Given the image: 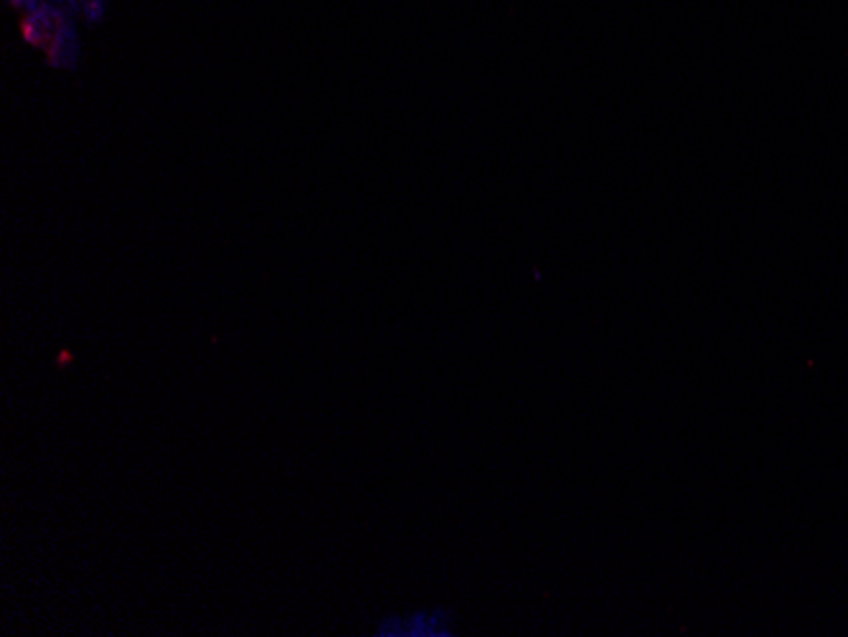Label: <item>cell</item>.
Returning <instances> with one entry per match:
<instances>
[{
	"label": "cell",
	"instance_id": "obj_1",
	"mask_svg": "<svg viewBox=\"0 0 848 637\" xmlns=\"http://www.w3.org/2000/svg\"><path fill=\"white\" fill-rule=\"evenodd\" d=\"M69 18L74 16L67 11V8H59L54 6V3H41L36 11L23 16V23H21L23 39H26L31 46H44L46 49V46L51 44V39H54V33L61 28V23L69 21Z\"/></svg>",
	"mask_w": 848,
	"mask_h": 637
},
{
	"label": "cell",
	"instance_id": "obj_2",
	"mask_svg": "<svg viewBox=\"0 0 848 637\" xmlns=\"http://www.w3.org/2000/svg\"><path fill=\"white\" fill-rule=\"evenodd\" d=\"M376 635H409V637H435V635H450V627L442 612H419V615L409 617V620H386L379 625Z\"/></svg>",
	"mask_w": 848,
	"mask_h": 637
},
{
	"label": "cell",
	"instance_id": "obj_3",
	"mask_svg": "<svg viewBox=\"0 0 848 637\" xmlns=\"http://www.w3.org/2000/svg\"><path fill=\"white\" fill-rule=\"evenodd\" d=\"M46 54H49L51 66L56 69H74L79 61V33L74 28L72 18L61 23L59 31L54 33L51 44L46 46Z\"/></svg>",
	"mask_w": 848,
	"mask_h": 637
},
{
	"label": "cell",
	"instance_id": "obj_4",
	"mask_svg": "<svg viewBox=\"0 0 848 637\" xmlns=\"http://www.w3.org/2000/svg\"><path fill=\"white\" fill-rule=\"evenodd\" d=\"M105 13H107V0H89L82 11V18L87 23H92V26H97V23L105 21Z\"/></svg>",
	"mask_w": 848,
	"mask_h": 637
},
{
	"label": "cell",
	"instance_id": "obj_5",
	"mask_svg": "<svg viewBox=\"0 0 848 637\" xmlns=\"http://www.w3.org/2000/svg\"><path fill=\"white\" fill-rule=\"evenodd\" d=\"M87 3H89V0H67V6H64V8H67L72 16H77V13L82 16V11H84V6H87Z\"/></svg>",
	"mask_w": 848,
	"mask_h": 637
}]
</instances>
